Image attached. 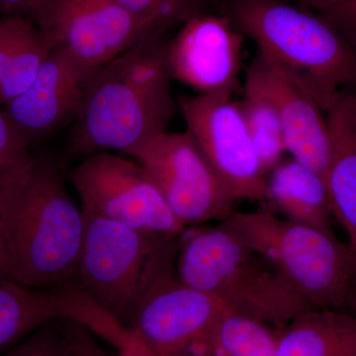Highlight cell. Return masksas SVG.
<instances>
[{
	"mask_svg": "<svg viewBox=\"0 0 356 356\" xmlns=\"http://www.w3.org/2000/svg\"><path fill=\"white\" fill-rule=\"evenodd\" d=\"M18 15H8L0 19V81L13 47Z\"/></svg>",
	"mask_w": 356,
	"mask_h": 356,
	"instance_id": "4316f807",
	"label": "cell"
},
{
	"mask_svg": "<svg viewBox=\"0 0 356 356\" xmlns=\"http://www.w3.org/2000/svg\"><path fill=\"white\" fill-rule=\"evenodd\" d=\"M46 0H0V7L9 15L34 13Z\"/></svg>",
	"mask_w": 356,
	"mask_h": 356,
	"instance_id": "83f0119b",
	"label": "cell"
},
{
	"mask_svg": "<svg viewBox=\"0 0 356 356\" xmlns=\"http://www.w3.org/2000/svg\"><path fill=\"white\" fill-rule=\"evenodd\" d=\"M325 117L330 133L325 186L332 216L346 231L356 257V93L344 92Z\"/></svg>",
	"mask_w": 356,
	"mask_h": 356,
	"instance_id": "2e32d148",
	"label": "cell"
},
{
	"mask_svg": "<svg viewBox=\"0 0 356 356\" xmlns=\"http://www.w3.org/2000/svg\"><path fill=\"white\" fill-rule=\"evenodd\" d=\"M250 137L266 173L284 159V133L277 104L250 64L245 72L242 102H238Z\"/></svg>",
	"mask_w": 356,
	"mask_h": 356,
	"instance_id": "d6986e66",
	"label": "cell"
},
{
	"mask_svg": "<svg viewBox=\"0 0 356 356\" xmlns=\"http://www.w3.org/2000/svg\"><path fill=\"white\" fill-rule=\"evenodd\" d=\"M53 50V44L38 26L18 15L13 47L0 81V106L31 86Z\"/></svg>",
	"mask_w": 356,
	"mask_h": 356,
	"instance_id": "ffe728a7",
	"label": "cell"
},
{
	"mask_svg": "<svg viewBox=\"0 0 356 356\" xmlns=\"http://www.w3.org/2000/svg\"><path fill=\"white\" fill-rule=\"evenodd\" d=\"M89 81L67 53L54 49L31 86L6 103L4 112L30 146L76 120Z\"/></svg>",
	"mask_w": 356,
	"mask_h": 356,
	"instance_id": "4fadbf2b",
	"label": "cell"
},
{
	"mask_svg": "<svg viewBox=\"0 0 356 356\" xmlns=\"http://www.w3.org/2000/svg\"><path fill=\"white\" fill-rule=\"evenodd\" d=\"M266 200L289 221L332 233L325 178L296 159H283L267 173Z\"/></svg>",
	"mask_w": 356,
	"mask_h": 356,
	"instance_id": "e0dca14e",
	"label": "cell"
},
{
	"mask_svg": "<svg viewBox=\"0 0 356 356\" xmlns=\"http://www.w3.org/2000/svg\"><path fill=\"white\" fill-rule=\"evenodd\" d=\"M117 356H158L147 348L135 334H131L130 339L118 350Z\"/></svg>",
	"mask_w": 356,
	"mask_h": 356,
	"instance_id": "f1b7e54d",
	"label": "cell"
},
{
	"mask_svg": "<svg viewBox=\"0 0 356 356\" xmlns=\"http://www.w3.org/2000/svg\"><path fill=\"white\" fill-rule=\"evenodd\" d=\"M274 356H356V315L311 309L280 330Z\"/></svg>",
	"mask_w": 356,
	"mask_h": 356,
	"instance_id": "ac0fdd59",
	"label": "cell"
},
{
	"mask_svg": "<svg viewBox=\"0 0 356 356\" xmlns=\"http://www.w3.org/2000/svg\"><path fill=\"white\" fill-rule=\"evenodd\" d=\"M270 261L314 309L356 308V257L332 232L281 219L269 209L221 222Z\"/></svg>",
	"mask_w": 356,
	"mask_h": 356,
	"instance_id": "8992f818",
	"label": "cell"
},
{
	"mask_svg": "<svg viewBox=\"0 0 356 356\" xmlns=\"http://www.w3.org/2000/svg\"><path fill=\"white\" fill-rule=\"evenodd\" d=\"M229 19L325 113L356 84L355 44L318 14L283 0H236Z\"/></svg>",
	"mask_w": 356,
	"mask_h": 356,
	"instance_id": "3957f363",
	"label": "cell"
},
{
	"mask_svg": "<svg viewBox=\"0 0 356 356\" xmlns=\"http://www.w3.org/2000/svg\"><path fill=\"white\" fill-rule=\"evenodd\" d=\"M0 224L13 281L36 289L76 283L86 222L55 159L34 158L22 177L0 186Z\"/></svg>",
	"mask_w": 356,
	"mask_h": 356,
	"instance_id": "6da1fadb",
	"label": "cell"
},
{
	"mask_svg": "<svg viewBox=\"0 0 356 356\" xmlns=\"http://www.w3.org/2000/svg\"><path fill=\"white\" fill-rule=\"evenodd\" d=\"M252 64L277 104L287 153L325 178L330 133L324 110L294 79L259 54Z\"/></svg>",
	"mask_w": 356,
	"mask_h": 356,
	"instance_id": "5bb4252c",
	"label": "cell"
},
{
	"mask_svg": "<svg viewBox=\"0 0 356 356\" xmlns=\"http://www.w3.org/2000/svg\"><path fill=\"white\" fill-rule=\"evenodd\" d=\"M280 330L257 318L227 311L202 348L210 356H274Z\"/></svg>",
	"mask_w": 356,
	"mask_h": 356,
	"instance_id": "44dd1931",
	"label": "cell"
},
{
	"mask_svg": "<svg viewBox=\"0 0 356 356\" xmlns=\"http://www.w3.org/2000/svg\"><path fill=\"white\" fill-rule=\"evenodd\" d=\"M189 356H210L209 353L206 351L205 348H197L195 351H193V353H191Z\"/></svg>",
	"mask_w": 356,
	"mask_h": 356,
	"instance_id": "4dcf8cb0",
	"label": "cell"
},
{
	"mask_svg": "<svg viewBox=\"0 0 356 356\" xmlns=\"http://www.w3.org/2000/svg\"><path fill=\"white\" fill-rule=\"evenodd\" d=\"M186 132L236 200L264 201L267 173L238 102L222 93L179 99Z\"/></svg>",
	"mask_w": 356,
	"mask_h": 356,
	"instance_id": "30bf717a",
	"label": "cell"
},
{
	"mask_svg": "<svg viewBox=\"0 0 356 356\" xmlns=\"http://www.w3.org/2000/svg\"><path fill=\"white\" fill-rule=\"evenodd\" d=\"M175 275L180 282L212 295L229 311L280 329L314 309L270 261L222 222L185 229Z\"/></svg>",
	"mask_w": 356,
	"mask_h": 356,
	"instance_id": "277c9868",
	"label": "cell"
},
{
	"mask_svg": "<svg viewBox=\"0 0 356 356\" xmlns=\"http://www.w3.org/2000/svg\"><path fill=\"white\" fill-rule=\"evenodd\" d=\"M127 156L144 168L186 228L233 214L236 199L188 133L165 131Z\"/></svg>",
	"mask_w": 356,
	"mask_h": 356,
	"instance_id": "9c48e42d",
	"label": "cell"
},
{
	"mask_svg": "<svg viewBox=\"0 0 356 356\" xmlns=\"http://www.w3.org/2000/svg\"><path fill=\"white\" fill-rule=\"evenodd\" d=\"M166 44L153 36L129 49L91 77L72 130L81 154L129 156L165 132L173 112Z\"/></svg>",
	"mask_w": 356,
	"mask_h": 356,
	"instance_id": "7a4b0ae2",
	"label": "cell"
},
{
	"mask_svg": "<svg viewBox=\"0 0 356 356\" xmlns=\"http://www.w3.org/2000/svg\"><path fill=\"white\" fill-rule=\"evenodd\" d=\"M83 214L86 225L76 283L103 310L130 330L147 295L175 276L181 235L152 233L86 211Z\"/></svg>",
	"mask_w": 356,
	"mask_h": 356,
	"instance_id": "5b68a950",
	"label": "cell"
},
{
	"mask_svg": "<svg viewBox=\"0 0 356 356\" xmlns=\"http://www.w3.org/2000/svg\"><path fill=\"white\" fill-rule=\"evenodd\" d=\"M161 34L199 13L202 0H115Z\"/></svg>",
	"mask_w": 356,
	"mask_h": 356,
	"instance_id": "7402d4cb",
	"label": "cell"
},
{
	"mask_svg": "<svg viewBox=\"0 0 356 356\" xmlns=\"http://www.w3.org/2000/svg\"><path fill=\"white\" fill-rule=\"evenodd\" d=\"M318 14L356 46V0H292Z\"/></svg>",
	"mask_w": 356,
	"mask_h": 356,
	"instance_id": "d4e9b609",
	"label": "cell"
},
{
	"mask_svg": "<svg viewBox=\"0 0 356 356\" xmlns=\"http://www.w3.org/2000/svg\"><path fill=\"white\" fill-rule=\"evenodd\" d=\"M7 280H13V278H11L10 266H9L3 233H2L1 224H0V281Z\"/></svg>",
	"mask_w": 356,
	"mask_h": 356,
	"instance_id": "f546056e",
	"label": "cell"
},
{
	"mask_svg": "<svg viewBox=\"0 0 356 356\" xmlns=\"http://www.w3.org/2000/svg\"><path fill=\"white\" fill-rule=\"evenodd\" d=\"M62 324L76 356H107L83 325L70 320H63Z\"/></svg>",
	"mask_w": 356,
	"mask_h": 356,
	"instance_id": "484cf974",
	"label": "cell"
},
{
	"mask_svg": "<svg viewBox=\"0 0 356 356\" xmlns=\"http://www.w3.org/2000/svg\"><path fill=\"white\" fill-rule=\"evenodd\" d=\"M93 301L77 283L58 289H36L0 281V355L41 325L58 318L81 324Z\"/></svg>",
	"mask_w": 356,
	"mask_h": 356,
	"instance_id": "9a60e30c",
	"label": "cell"
},
{
	"mask_svg": "<svg viewBox=\"0 0 356 356\" xmlns=\"http://www.w3.org/2000/svg\"><path fill=\"white\" fill-rule=\"evenodd\" d=\"M33 14L54 49L90 79L129 49L159 36L115 0H46Z\"/></svg>",
	"mask_w": 356,
	"mask_h": 356,
	"instance_id": "ba28073f",
	"label": "cell"
},
{
	"mask_svg": "<svg viewBox=\"0 0 356 356\" xmlns=\"http://www.w3.org/2000/svg\"><path fill=\"white\" fill-rule=\"evenodd\" d=\"M33 161L29 144L0 109V186L22 177Z\"/></svg>",
	"mask_w": 356,
	"mask_h": 356,
	"instance_id": "603a6c76",
	"label": "cell"
},
{
	"mask_svg": "<svg viewBox=\"0 0 356 356\" xmlns=\"http://www.w3.org/2000/svg\"><path fill=\"white\" fill-rule=\"evenodd\" d=\"M229 311L208 293L168 278L140 304L130 331L158 356H189Z\"/></svg>",
	"mask_w": 356,
	"mask_h": 356,
	"instance_id": "8fae6325",
	"label": "cell"
},
{
	"mask_svg": "<svg viewBox=\"0 0 356 356\" xmlns=\"http://www.w3.org/2000/svg\"><path fill=\"white\" fill-rule=\"evenodd\" d=\"M70 179L86 212L163 235L180 236L186 229L144 168L130 156L90 154L72 168Z\"/></svg>",
	"mask_w": 356,
	"mask_h": 356,
	"instance_id": "52a82bcc",
	"label": "cell"
},
{
	"mask_svg": "<svg viewBox=\"0 0 356 356\" xmlns=\"http://www.w3.org/2000/svg\"><path fill=\"white\" fill-rule=\"evenodd\" d=\"M0 356H76V353L63 325L54 320Z\"/></svg>",
	"mask_w": 356,
	"mask_h": 356,
	"instance_id": "cb8c5ba5",
	"label": "cell"
},
{
	"mask_svg": "<svg viewBox=\"0 0 356 356\" xmlns=\"http://www.w3.org/2000/svg\"><path fill=\"white\" fill-rule=\"evenodd\" d=\"M243 39L229 18L196 13L166 44L172 79L198 95H233L242 69Z\"/></svg>",
	"mask_w": 356,
	"mask_h": 356,
	"instance_id": "7c38bea8",
	"label": "cell"
}]
</instances>
